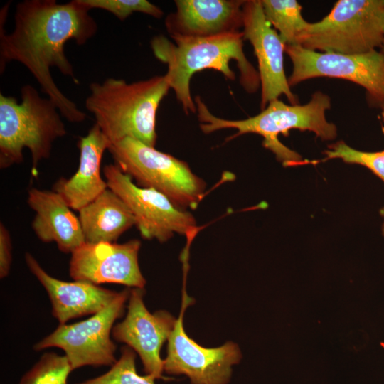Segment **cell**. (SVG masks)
Returning <instances> with one entry per match:
<instances>
[{
  "mask_svg": "<svg viewBox=\"0 0 384 384\" xmlns=\"http://www.w3.org/2000/svg\"><path fill=\"white\" fill-rule=\"evenodd\" d=\"M285 52L293 64L290 86L314 78H341L361 85L379 104L384 100V54L380 51L344 54L285 45Z\"/></svg>",
  "mask_w": 384,
  "mask_h": 384,
  "instance_id": "cell-10",
  "label": "cell"
},
{
  "mask_svg": "<svg viewBox=\"0 0 384 384\" xmlns=\"http://www.w3.org/2000/svg\"><path fill=\"white\" fill-rule=\"evenodd\" d=\"M103 174L108 188L130 210L143 238L164 242L178 233L186 235L188 242L192 241L198 227L189 212L177 207L159 191L137 186L116 164L106 165Z\"/></svg>",
  "mask_w": 384,
  "mask_h": 384,
  "instance_id": "cell-8",
  "label": "cell"
},
{
  "mask_svg": "<svg viewBox=\"0 0 384 384\" xmlns=\"http://www.w3.org/2000/svg\"><path fill=\"white\" fill-rule=\"evenodd\" d=\"M110 145L96 124L79 139L80 161L76 172L69 178H60L53 186V191L72 209L80 210L108 188L100 169L103 154Z\"/></svg>",
  "mask_w": 384,
  "mask_h": 384,
  "instance_id": "cell-17",
  "label": "cell"
},
{
  "mask_svg": "<svg viewBox=\"0 0 384 384\" xmlns=\"http://www.w3.org/2000/svg\"><path fill=\"white\" fill-rule=\"evenodd\" d=\"M380 52L384 54V33H383V43H382V45L380 46Z\"/></svg>",
  "mask_w": 384,
  "mask_h": 384,
  "instance_id": "cell-28",
  "label": "cell"
},
{
  "mask_svg": "<svg viewBox=\"0 0 384 384\" xmlns=\"http://www.w3.org/2000/svg\"><path fill=\"white\" fill-rule=\"evenodd\" d=\"M78 211L86 242H114L135 225L127 206L110 188Z\"/></svg>",
  "mask_w": 384,
  "mask_h": 384,
  "instance_id": "cell-19",
  "label": "cell"
},
{
  "mask_svg": "<svg viewBox=\"0 0 384 384\" xmlns=\"http://www.w3.org/2000/svg\"><path fill=\"white\" fill-rule=\"evenodd\" d=\"M10 4L6 3L0 12L1 73L7 63H21L63 117L73 123L83 122L86 114L60 91L50 69L56 68L79 84L65 55V46L70 40L84 45L96 34L97 24L90 9L78 0L65 4L55 0H24L16 4L14 28L6 33L4 24Z\"/></svg>",
  "mask_w": 384,
  "mask_h": 384,
  "instance_id": "cell-1",
  "label": "cell"
},
{
  "mask_svg": "<svg viewBox=\"0 0 384 384\" xmlns=\"http://www.w3.org/2000/svg\"><path fill=\"white\" fill-rule=\"evenodd\" d=\"M28 204L36 213L32 228L42 242H54L65 253H72L85 242L79 217L59 193L33 188L28 191Z\"/></svg>",
  "mask_w": 384,
  "mask_h": 384,
  "instance_id": "cell-18",
  "label": "cell"
},
{
  "mask_svg": "<svg viewBox=\"0 0 384 384\" xmlns=\"http://www.w3.org/2000/svg\"><path fill=\"white\" fill-rule=\"evenodd\" d=\"M90 10H105L120 21H124L134 12H141L156 18H160L164 11L147 0H78Z\"/></svg>",
  "mask_w": 384,
  "mask_h": 384,
  "instance_id": "cell-24",
  "label": "cell"
},
{
  "mask_svg": "<svg viewBox=\"0 0 384 384\" xmlns=\"http://www.w3.org/2000/svg\"><path fill=\"white\" fill-rule=\"evenodd\" d=\"M326 159H341L346 163L356 164L370 169L384 182V150L367 152L355 149L342 141L329 146L324 151Z\"/></svg>",
  "mask_w": 384,
  "mask_h": 384,
  "instance_id": "cell-23",
  "label": "cell"
},
{
  "mask_svg": "<svg viewBox=\"0 0 384 384\" xmlns=\"http://www.w3.org/2000/svg\"><path fill=\"white\" fill-rule=\"evenodd\" d=\"M25 261L31 272L48 293L53 316L60 324L80 316L93 315L110 304L119 292L87 282H65L48 274L28 252Z\"/></svg>",
  "mask_w": 384,
  "mask_h": 384,
  "instance_id": "cell-16",
  "label": "cell"
},
{
  "mask_svg": "<svg viewBox=\"0 0 384 384\" xmlns=\"http://www.w3.org/2000/svg\"><path fill=\"white\" fill-rule=\"evenodd\" d=\"M380 107H381V116H382V119L384 122V100L381 102V103L380 104Z\"/></svg>",
  "mask_w": 384,
  "mask_h": 384,
  "instance_id": "cell-26",
  "label": "cell"
},
{
  "mask_svg": "<svg viewBox=\"0 0 384 384\" xmlns=\"http://www.w3.org/2000/svg\"><path fill=\"white\" fill-rule=\"evenodd\" d=\"M129 292L127 289L119 292L110 304L85 320L59 324L33 348L38 351L52 347L62 349L73 370L87 366H112L117 361L112 331L115 321L124 312Z\"/></svg>",
  "mask_w": 384,
  "mask_h": 384,
  "instance_id": "cell-9",
  "label": "cell"
},
{
  "mask_svg": "<svg viewBox=\"0 0 384 384\" xmlns=\"http://www.w3.org/2000/svg\"><path fill=\"white\" fill-rule=\"evenodd\" d=\"M135 360V351L127 346H123L119 358L107 372L76 384H155L153 376L137 373Z\"/></svg>",
  "mask_w": 384,
  "mask_h": 384,
  "instance_id": "cell-22",
  "label": "cell"
},
{
  "mask_svg": "<svg viewBox=\"0 0 384 384\" xmlns=\"http://www.w3.org/2000/svg\"><path fill=\"white\" fill-rule=\"evenodd\" d=\"M263 12L285 45H297L300 36L309 23L302 14V6L296 0H262Z\"/></svg>",
  "mask_w": 384,
  "mask_h": 384,
  "instance_id": "cell-20",
  "label": "cell"
},
{
  "mask_svg": "<svg viewBox=\"0 0 384 384\" xmlns=\"http://www.w3.org/2000/svg\"><path fill=\"white\" fill-rule=\"evenodd\" d=\"M242 13L244 39L252 44L258 63L262 110L282 95L297 105L298 99L291 91L284 72L285 44L266 19L261 1H245Z\"/></svg>",
  "mask_w": 384,
  "mask_h": 384,
  "instance_id": "cell-14",
  "label": "cell"
},
{
  "mask_svg": "<svg viewBox=\"0 0 384 384\" xmlns=\"http://www.w3.org/2000/svg\"><path fill=\"white\" fill-rule=\"evenodd\" d=\"M73 370L65 356L45 353L21 377L18 384H68Z\"/></svg>",
  "mask_w": 384,
  "mask_h": 384,
  "instance_id": "cell-21",
  "label": "cell"
},
{
  "mask_svg": "<svg viewBox=\"0 0 384 384\" xmlns=\"http://www.w3.org/2000/svg\"><path fill=\"white\" fill-rule=\"evenodd\" d=\"M243 0H176V10L165 19L171 38H206L239 31Z\"/></svg>",
  "mask_w": 384,
  "mask_h": 384,
  "instance_id": "cell-15",
  "label": "cell"
},
{
  "mask_svg": "<svg viewBox=\"0 0 384 384\" xmlns=\"http://www.w3.org/2000/svg\"><path fill=\"white\" fill-rule=\"evenodd\" d=\"M140 247L138 240L121 244L85 242L71 253L70 275L75 281L96 285L113 283L144 289L146 279L138 262Z\"/></svg>",
  "mask_w": 384,
  "mask_h": 384,
  "instance_id": "cell-12",
  "label": "cell"
},
{
  "mask_svg": "<svg viewBox=\"0 0 384 384\" xmlns=\"http://www.w3.org/2000/svg\"><path fill=\"white\" fill-rule=\"evenodd\" d=\"M21 102L0 94V168L23 161V150L31 156L32 174L41 161L48 159L54 142L67 134L55 104L42 97L31 85L21 88Z\"/></svg>",
  "mask_w": 384,
  "mask_h": 384,
  "instance_id": "cell-5",
  "label": "cell"
},
{
  "mask_svg": "<svg viewBox=\"0 0 384 384\" xmlns=\"http://www.w3.org/2000/svg\"><path fill=\"white\" fill-rule=\"evenodd\" d=\"M144 289L130 290L127 313L122 321L114 325L113 338L124 343L139 356L146 374L155 379L168 378L162 375L164 360L160 351L169 339L176 319L166 311L150 313L144 305Z\"/></svg>",
  "mask_w": 384,
  "mask_h": 384,
  "instance_id": "cell-13",
  "label": "cell"
},
{
  "mask_svg": "<svg viewBox=\"0 0 384 384\" xmlns=\"http://www.w3.org/2000/svg\"><path fill=\"white\" fill-rule=\"evenodd\" d=\"M191 299L183 293L180 314L168 339L164 371L169 375H185L191 384H228L232 366L240 358L237 344L228 341L217 348H205L191 338L183 327V314Z\"/></svg>",
  "mask_w": 384,
  "mask_h": 384,
  "instance_id": "cell-11",
  "label": "cell"
},
{
  "mask_svg": "<svg viewBox=\"0 0 384 384\" xmlns=\"http://www.w3.org/2000/svg\"><path fill=\"white\" fill-rule=\"evenodd\" d=\"M201 131L210 134L223 129H235L237 133L230 137L254 133L264 138L263 146L271 150L285 166L300 163L301 156L286 147L278 139L280 134H287L293 129L314 132L323 140H331L336 137V127L326 119V111L331 107L330 97L321 92L313 94L305 105H287L272 100L261 112L242 120H229L213 115L199 96L194 100Z\"/></svg>",
  "mask_w": 384,
  "mask_h": 384,
  "instance_id": "cell-4",
  "label": "cell"
},
{
  "mask_svg": "<svg viewBox=\"0 0 384 384\" xmlns=\"http://www.w3.org/2000/svg\"><path fill=\"white\" fill-rule=\"evenodd\" d=\"M85 108L111 144L125 138L156 144V117L170 86L165 75L127 82L109 78L89 85Z\"/></svg>",
  "mask_w": 384,
  "mask_h": 384,
  "instance_id": "cell-3",
  "label": "cell"
},
{
  "mask_svg": "<svg viewBox=\"0 0 384 384\" xmlns=\"http://www.w3.org/2000/svg\"><path fill=\"white\" fill-rule=\"evenodd\" d=\"M384 0H339L321 21L309 24L297 45L319 52L360 54L381 46Z\"/></svg>",
  "mask_w": 384,
  "mask_h": 384,
  "instance_id": "cell-6",
  "label": "cell"
},
{
  "mask_svg": "<svg viewBox=\"0 0 384 384\" xmlns=\"http://www.w3.org/2000/svg\"><path fill=\"white\" fill-rule=\"evenodd\" d=\"M380 213L382 215V216L383 217V219H384V208H382V210H380ZM382 234L384 235V221H383V225H382Z\"/></svg>",
  "mask_w": 384,
  "mask_h": 384,
  "instance_id": "cell-27",
  "label": "cell"
},
{
  "mask_svg": "<svg viewBox=\"0 0 384 384\" xmlns=\"http://www.w3.org/2000/svg\"><path fill=\"white\" fill-rule=\"evenodd\" d=\"M172 39L174 41L159 35L152 38L150 44L154 56L167 65L164 75L186 114L196 112L190 82L193 75L202 70H215L233 80L235 74L230 67V62L235 60L242 87L250 93L257 90L260 82L259 73L245 55L242 31L206 38Z\"/></svg>",
  "mask_w": 384,
  "mask_h": 384,
  "instance_id": "cell-2",
  "label": "cell"
},
{
  "mask_svg": "<svg viewBox=\"0 0 384 384\" xmlns=\"http://www.w3.org/2000/svg\"><path fill=\"white\" fill-rule=\"evenodd\" d=\"M10 233L4 223H0V277L4 279L10 272L12 262Z\"/></svg>",
  "mask_w": 384,
  "mask_h": 384,
  "instance_id": "cell-25",
  "label": "cell"
},
{
  "mask_svg": "<svg viewBox=\"0 0 384 384\" xmlns=\"http://www.w3.org/2000/svg\"><path fill=\"white\" fill-rule=\"evenodd\" d=\"M108 151L140 186L159 191L181 209L196 208L203 196L205 182L183 161L129 137L111 144Z\"/></svg>",
  "mask_w": 384,
  "mask_h": 384,
  "instance_id": "cell-7",
  "label": "cell"
}]
</instances>
